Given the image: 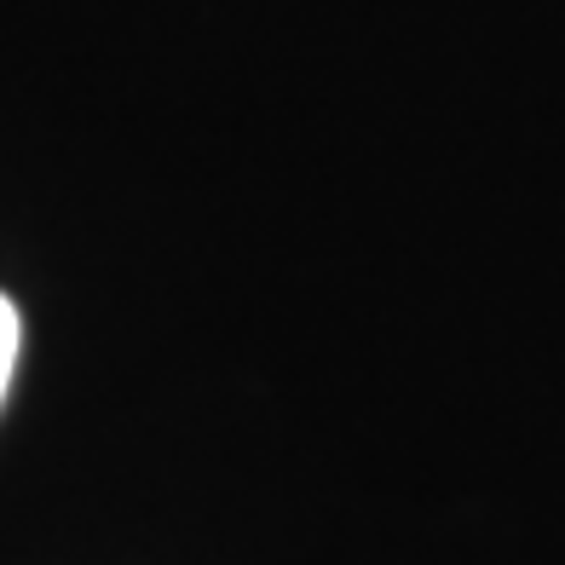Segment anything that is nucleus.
<instances>
[{"label": "nucleus", "instance_id": "nucleus-1", "mask_svg": "<svg viewBox=\"0 0 565 565\" xmlns=\"http://www.w3.org/2000/svg\"><path fill=\"white\" fill-rule=\"evenodd\" d=\"M18 352H23V318H18V306L0 295V404H7L12 370H18Z\"/></svg>", "mask_w": 565, "mask_h": 565}]
</instances>
